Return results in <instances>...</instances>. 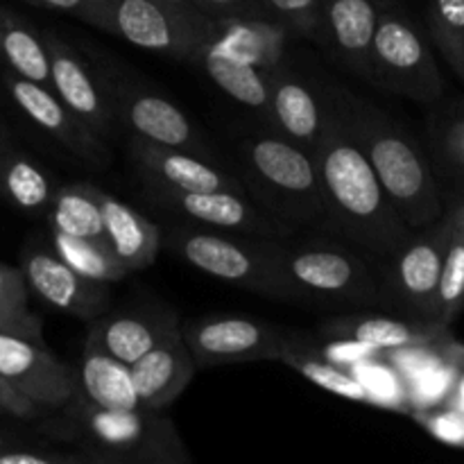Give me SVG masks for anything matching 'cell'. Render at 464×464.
<instances>
[{
    "label": "cell",
    "mask_w": 464,
    "mask_h": 464,
    "mask_svg": "<svg viewBox=\"0 0 464 464\" xmlns=\"http://www.w3.org/2000/svg\"><path fill=\"white\" fill-rule=\"evenodd\" d=\"M238 166L252 190L249 198L290 229L324 216L315 157L279 131L245 136Z\"/></svg>",
    "instance_id": "cell-5"
},
{
    "label": "cell",
    "mask_w": 464,
    "mask_h": 464,
    "mask_svg": "<svg viewBox=\"0 0 464 464\" xmlns=\"http://www.w3.org/2000/svg\"><path fill=\"white\" fill-rule=\"evenodd\" d=\"M95 71L111 104L118 130H125L134 139L166 145V148L188 150L213 161V152L207 140L199 136L190 118L175 102L145 89L143 84L130 80L125 72L111 66H100Z\"/></svg>",
    "instance_id": "cell-10"
},
{
    "label": "cell",
    "mask_w": 464,
    "mask_h": 464,
    "mask_svg": "<svg viewBox=\"0 0 464 464\" xmlns=\"http://www.w3.org/2000/svg\"><path fill=\"white\" fill-rule=\"evenodd\" d=\"M130 157L143 186H163L175 190H238L247 193L243 181L229 175L211 159L188 150L166 148L130 136Z\"/></svg>",
    "instance_id": "cell-17"
},
{
    "label": "cell",
    "mask_w": 464,
    "mask_h": 464,
    "mask_svg": "<svg viewBox=\"0 0 464 464\" xmlns=\"http://www.w3.org/2000/svg\"><path fill=\"white\" fill-rule=\"evenodd\" d=\"M204 12L216 18H254V21H275L263 0H198Z\"/></svg>",
    "instance_id": "cell-39"
},
{
    "label": "cell",
    "mask_w": 464,
    "mask_h": 464,
    "mask_svg": "<svg viewBox=\"0 0 464 464\" xmlns=\"http://www.w3.org/2000/svg\"><path fill=\"white\" fill-rule=\"evenodd\" d=\"M453 204V227L444 252L442 275L438 285V313L440 324L451 326L464 311V236H462V195H449Z\"/></svg>",
    "instance_id": "cell-32"
},
{
    "label": "cell",
    "mask_w": 464,
    "mask_h": 464,
    "mask_svg": "<svg viewBox=\"0 0 464 464\" xmlns=\"http://www.w3.org/2000/svg\"><path fill=\"white\" fill-rule=\"evenodd\" d=\"M426 34L464 86V0H430Z\"/></svg>",
    "instance_id": "cell-34"
},
{
    "label": "cell",
    "mask_w": 464,
    "mask_h": 464,
    "mask_svg": "<svg viewBox=\"0 0 464 464\" xmlns=\"http://www.w3.org/2000/svg\"><path fill=\"white\" fill-rule=\"evenodd\" d=\"M284 30L322 41V0H263Z\"/></svg>",
    "instance_id": "cell-35"
},
{
    "label": "cell",
    "mask_w": 464,
    "mask_h": 464,
    "mask_svg": "<svg viewBox=\"0 0 464 464\" xmlns=\"http://www.w3.org/2000/svg\"><path fill=\"white\" fill-rule=\"evenodd\" d=\"M429 136V159L438 179H447L451 193H464V104L435 116Z\"/></svg>",
    "instance_id": "cell-31"
},
{
    "label": "cell",
    "mask_w": 464,
    "mask_h": 464,
    "mask_svg": "<svg viewBox=\"0 0 464 464\" xmlns=\"http://www.w3.org/2000/svg\"><path fill=\"white\" fill-rule=\"evenodd\" d=\"M379 14V0H322V30L338 57L365 80Z\"/></svg>",
    "instance_id": "cell-24"
},
{
    "label": "cell",
    "mask_w": 464,
    "mask_h": 464,
    "mask_svg": "<svg viewBox=\"0 0 464 464\" xmlns=\"http://www.w3.org/2000/svg\"><path fill=\"white\" fill-rule=\"evenodd\" d=\"M460 195H462V236H464V193Z\"/></svg>",
    "instance_id": "cell-43"
},
{
    "label": "cell",
    "mask_w": 464,
    "mask_h": 464,
    "mask_svg": "<svg viewBox=\"0 0 464 464\" xmlns=\"http://www.w3.org/2000/svg\"><path fill=\"white\" fill-rule=\"evenodd\" d=\"M0 80L14 107L72 157L91 168H107L111 163L107 140L100 139L77 113H72L50 86L36 84L9 71H3Z\"/></svg>",
    "instance_id": "cell-14"
},
{
    "label": "cell",
    "mask_w": 464,
    "mask_h": 464,
    "mask_svg": "<svg viewBox=\"0 0 464 464\" xmlns=\"http://www.w3.org/2000/svg\"><path fill=\"white\" fill-rule=\"evenodd\" d=\"M7 148H9V143H7V139H5L3 130H0V159L5 157V152H7Z\"/></svg>",
    "instance_id": "cell-42"
},
{
    "label": "cell",
    "mask_w": 464,
    "mask_h": 464,
    "mask_svg": "<svg viewBox=\"0 0 464 464\" xmlns=\"http://www.w3.org/2000/svg\"><path fill=\"white\" fill-rule=\"evenodd\" d=\"M0 66L14 75L50 86V57L44 34L7 7H0Z\"/></svg>",
    "instance_id": "cell-27"
},
{
    "label": "cell",
    "mask_w": 464,
    "mask_h": 464,
    "mask_svg": "<svg viewBox=\"0 0 464 464\" xmlns=\"http://www.w3.org/2000/svg\"><path fill=\"white\" fill-rule=\"evenodd\" d=\"M0 334H14L34 343L44 340V322L30 308V288L21 267L0 261Z\"/></svg>",
    "instance_id": "cell-33"
},
{
    "label": "cell",
    "mask_w": 464,
    "mask_h": 464,
    "mask_svg": "<svg viewBox=\"0 0 464 464\" xmlns=\"http://www.w3.org/2000/svg\"><path fill=\"white\" fill-rule=\"evenodd\" d=\"M177 334H179V320L172 313H121L104 320L98 317L84 344L131 365Z\"/></svg>",
    "instance_id": "cell-21"
},
{
    "label": "cell",
    "mask_w": 464,
    "mask_h": 464,
    "mask_svg": "<svg viewBox=\"0 0 464 464\" xmlns=\"http://www.w3.org/2000/svg\"><path fill=\"white\" fill-rule=\"evenodd\" d=\"M199 66L229 98L270 118V72L218 32L199 54Z\"/></svg>",
    "instance_id": "cell-22"
},
{
    "label": "cell",
    "mask_w": 464,
    "mask_h": 464,
    "mask_svg": "<svg viewBox=\"0 0 464 464\" xmlns=\"http://www.w3.org/2000/svg\"><path fill=\"white\" fill-rule=\"evenodd\" d=\"M45 218L53 231L77 236V238L107 240L95 186L91 184H68L54 190Z\"/></svg>",
    "instance_id": "cell-29"
},
{
    "label": "cell",
    "mask_w": 464,
    "mask_h": 464,
    "mask_svg": "<svg viewBox=\"0 0 464 464\" xmlns=\"http://www.w3.org/2000/svg\"><path fill=\"white\" fill-rule=\"evenodd\" d=\"M412 415L435 440L449 447L464 449V412L456 406L442 403V406L417 408Z\"/></svg>",
    "instance_id": "cell-36"
},
{
    "label": "cell",
    "mask_w": 464,
    "mask_h": 464,
    "mask_svg": "<svg viewBox=\"0 0 464 464\" xmlns=\"http://www.w3.org/2000/svg\"><path fill=\"white\" fill-rule=\"evenodd\" d=\"M36 7L71 14L98 30H111V0H25Z\"/></svg>",
    "instance_id": "cell-37"
},
{
    "label": "cell",
    "mask_w": 464,
    "mask_h": 464,
    "mask_svg": "<svg viewBox=\"0 0 464 464\" xmlns=\"http://www.w3.org/2000/svg\"><path fill=\"white\" fill-rule=\"evenodd\" d=\"M190 3H193V5H198V7H199V9H202V5H199V3H198V0H190Z\"/></svg>",
    "instance_id": "cell-45"
},
{
    "label": "cell",
    "mask_w": 464,
    "mask_h": 464,
    "mask_svg": "<svg viewBox=\"0 0 464 464\" xmlns=\"http://www.w3.org/2000/svg\"><path fill=\"white\" fill-rule=\"evenodd\" d=\"M370 82L420 104H435L444 95V77L429 34L397 5H381L370 53Z\"/></svg>",
    "instance_id": "cell-6"
},
{
    "label": "cell",
    "mask_w": 464,
    "mask_h": 464,
    "mask_svg": "<svg viewBox=\"0 0 464 464\" xmlns=\"http://www.w3.org/2000/svg\"><path fill=\"white\" fill-rule=\"evenodd\" d=\"M21 272L25 276L27 288L36 297L77 320L95 322L107 313L109 302H111L109 284H100V281H91L77 275L53 252V247L45 249L32 245V247L23 249Z\"/></svg>",
    "instance_id": "cell-15"
},
{
    "label": "cell",
    "mask_w": 464,
    "mask_h": 464,
    "mask_svg": "<svg viewBox=\"0 0 464 464\" xmlns=\"http://www.w3.org/2000/svg\"><path fill=\"white\" fill-rule=\"evenodd\" d=\"M50 57V89L59 100L82 118L100 139H113L118 122L111 111L98 71L89 66L62 36L54 32L44 34Z\"/></svg>",
    "instance_id": "cell-16"
},
{
    "label": "cell",
    "mask_w": 464,
    "mask_h": 464,
    "mask_svg": "<svg viewBox=\"0 0 464 464\" xmlns=\"http://www.w3.org/2000/svg\"><path fill=\"white\" fill-rule=\"evenodd\" d=\"M186 3H190V0H186ZM190 5H193V3H190ZM195 7H198V5H195Z\"/></svg>",
    "instance_id": "cell-46"
},
{
    "label": "cell",
    "mask_w": 464,
    "mask_h": 464,
    "mask_svg": "<svg viewBox=\"0 0 464 464\" xmlns=\"http://www.w3.org/2000/svg\"><path fill=\"white\" fill-rule=\"evenodd\" d=\"M275 299L320 304H383V275L361 249L331 243H275Z\"/></svg>",
    "instance_id": "cell-4"
},
{
    "label": "cell",
    "mask_w": 464,
    "mask_h": 464,
    "mask_svg": "<svg viewBox=\"0 0 464 464\" xmlns=\"http://www.w3.org/2000/svg\"><path fill=\"white\" fill-rule=\"evenodd\" d=\"M89 458L84 453L50 451L48 447H16L0 453V464H84Z\"/></svg>",
    "instance_id": "cell-38"
},
{
    "label": "cell",
    "mask_w": 464,
    "mask_h": 464,
    "mask_svg": "<svg viewBox=\"0 0 464 464\" xmlns=\"http://www.w3.org/2000/svg\"><path fill=\"white\" fill-rule=\"evenodd\" d=\"M279 361L293 367V370H297L304 379L315 383L317 388L335 394V397H343L358 403H372V394L367 390V385L358 376H353L347 367L326 358V353L308 338L290 334Z\"/></svg>",
    "instance_id": "cell-26"
},
{
    "label": "cell",
    "mask_w": 464,
    "mask_h": 464,
    "mask_svg": "<svg viewBox=\"0 0 464 464\" xmlns=\"http://www.w3.org/2000/svg\"><path fill=\"white\" fill-rule=\"evenodd\" d=\"M16 447H23L21 440H18L16 435H12V433H7V430L0 429V453L9 451V449H16Z\"/></svg>",
    "instance_id": "cell-41"
},
{
    "label": "cell",
    "mask_w": 464,
    "mask_h": 464,
    "mask_svg": "<svg viewBox=\"0 0 464 464\" xmlns=\"http://www.w3.org/2000/svg\"><path fill=\"white\" fill-rule=\"evenodd\" d=\"M218 32V18L186 0H111L109 34L148 53L199 63Z\"/></svg>",
    "instance_id": "cell-8"
},
{
    "label": "cell",
    "mask_w": 464,
    "mask_h": 464,
    "mask_svg": "<svg viewBox=\"0 0 464 464\" xmlns=\"http://www.w3.org/2000/svg\"><path fill=\"white\" fill-rule=\"evenodd\" d=\"M326 118V93H317L304 77L276 62L270 71V118L281 136L315 157Z\"/></svg>",
    "instance_id": "cell-19"
},
{
    "label": "cell",
    "mask_w": 464,
    "mask_h": 464,
    "mask_svg": "<svg viewBox=\"0 0 464 464\" xmlns=\"http://www.w3.org/2000/svg\"><path fill=\"white\" fill-rule=\"evenodd\" d=\"M39 426L59 444H75L89 462L181 464L190 453L177 426L161 411H107L75 394Z\"/></svg>",
    "instance_id": "cell-2"
},
{
    "label": "cell",
    "mask_w": 464,
    "mask_h": 464,
    "mask_svg": "<svg viewBox=\"0 0 464 464\" xmlns=\"http://www.w3.org/2000/svg\"><path fill=\"white\" fill-rule=\"evenodd\" d=\"M130 374L140 406L163 412L186 392L190 381L198 374V365L179 331L131 362Z\"/></svg>",
    "instance_id": "cell-20"
},
{
    "label": "cell",
    "mask_w": 464,
    "mask_h": 464,
    "mask_svg": "<svg viewBox=\"0 0 464 464\" xmlns=\"http://www.w3.org/2000/svg\"><path fill=\"white\" fill-rule=\"evenodd\" d=\"M77 394L107 411H139L140 401L131 383L130 365L107 356L104 352L86 347L77 365Z\"/></svg>",
    "instance_id": "cell-25"
},
{
    "label": "cell",
    "mask_w": 464,
    "mask_h": 464,
    "mask_svg": "<svg viewBox=\"0 0 464 464\" xmlns=\"http://www.w3.org/2000/svg\"><path fill=\"white\" fill-rule=\"evenodd\" d=\"M54 190L57 186L48 172L34 159L9 145L0 159V198L16 211L41 216L48 211Z\"/></svg>",
    "instance_id": "cell-28"
},
{
    "label": "cell",
    "mask_w": 464,
    "mask_h": 464,
    "mask_svg": "<svg viewBox=\"0 0 464 464\" xmlns=\"http://www.w3.org/2000/svg\"><path fill=\"white\" fill-rule=\"evenodd\" d=\"M0 415L16 417V420H39L41 412L32 406L27 399H23L21 394L14 392L5 379L0 376Z\"/></svg>",
    "instance_id": "cell-40"
},
{
    "label": "cell",
    "mask_w": 464,
    "mask_h": 464,
    "mask_svg": "<svg viewBox=\"0 0 464 464\" xmlns=\"http://www.w3.org/2000/svg\"><path fill=\"white\" fill-rule=\"evenodd\" d=\"M451 227L453 204L447 198L442 216L430 225L412 231L411 238L381 267L385 306L397 308L403 315L417 320H435L440 275H442Z\"/></svg>",
    "instance_id": "cell-9"
},
{
    "label": "cell",
    "mask_w": 464,
    "mask_h": 464,
    "mask_svg": "<svg viewBox=\"0 0 464 464\" xmlns=\"http://www.w3.org/2000/svg\"><path fill=\"white\" fill-rule=\"evenodd\" d=\"M279 238H236L199 225H170L161 231V247L195 270L252 293L276 297L275 243Z\"/></svg>",
    "instance_id": "cell-7"
},
{
    "label": "cell",
    "mask_w": 464,
    "mask_h": 464,
    "mask_svg": "<svg viewBox=\"0 0 464 464\" xmlns=\"http://www.w3.org/2000/svg\"><path fill=\"white\" fill-rule=\"evenodd\" d=\"M50 240H53V245H50L53 252L86 279L111 285L130 275L127 267L118 261L113 249L109 247L107 240L77 238V236H68L53 229H50Z\"/></svg>",
    "instance_id": "cell-30"
},
{
    "label": "cell",
    "mask_w": 464,
    "mask_h": 464,
    "mask_svg": "<svg viewBox=\"0 0 464 464\" xmlns=\"http://www.w3.org/2000/svg\"><path fill=\"white\" fill-rule=\"evenodd\" d=\"M347 107L353 134L399 218L412 231L438 220L447 207V195L420 140L379 107L352 93H347Z\"/></svg>",
    "instance_id": "cell-3"
},
{
    "label": "cell",
    "mask_w": 464,
    "mask_h": 464,
    "mask_svg": "<svg viewBox=\"0 0 464 464\" xmlns=\"http://www.w3.org/2000/svg\"><path fill=\"white\" fill-rule=\"evenodd\" d=\"M324 220L361 252L388 261L412 229L385 195L365 150L353 134L347 91L326 93V118L315 150Z\"/></svg>",
    "instance_id": "cell-1"
},
{
    "label": "cell",
    "mask_w": 464,
    "mask_h": 464,
    "mask_svg": "<svg viewBox=\"0 0 464 464\" xmlns=\"http://www.w3.org/2000/svg\"><path fill=\"white\" fill-rule=\"evenodd\" d=\"M157 207L186 218L193 225L258 238H285L290 227L258 207L247 193L238 190H175L163 186H143Z\"/></svg>",
    "instance_id": "cell-12"
},
{
    "label": "cell",
    "mask_w": 464,
    "mask_h": 464,
    "mask_svg": "<svg viewBox=\"0 0 464 464\" xmlns=\"http://www.w3.org/2000/svg\"><path fill=\"white\" fill-rule=\"evenodd\" d=\"M460 358H462V362H464V347L460 344Z\"/></svg>",
    "instance_id": "cell-44"
},
{
    "label": "cell",
    "mask_w": 464,
    "mask_h": 464,
    "mask_svg": "<svg viewBox=\"0 0 464 464\" xmlns=\"http://www.w3.org/2000/svg\"><path fill=\"white\" fill-rule=\"evenodd\" d=\"M95 198H98L100 211H102L104 238L118 261L127 267V272H140L154 266L159 252L163 249L161 227H157L134 207L121 202L98 186H95Z\"/></svg>",
    "instance_id": "cell-23"
},
{
    "label": "cell",
    "mask_w": 464,
    "mask_h": 464,
    "mask_svg": "<svg viewBox=\"0 0 464 464\" xmlns=\"http://www.w3.org/2000/svg\"><path fill=\"white\" fill-rule=\"evenodd\" d=\"M320 334L331 340L367 344L379 353L440 347L451 340L449 326L435 320H417L408 315L390 317L376 313L334 317L320 326Z\"/></svg>",
    "instance_id": "cell-18"
},
{
    "label": "cell",
    "mask_w": 464,
    "mask_h": 464,
    "mask_svg": "<svg viewBox=\"0 0 464 464\" xmlns=\"http://www.w3.org/2000/svg\"><path fill=\"white\" fill-rule=\"evenodd\" d=\"M181 338L198 370L236 362L279 361L290 331L245 315H208L179 322Z\"/></svg>",
    "instance_id": "cell-11"
},
{
    "label": "cell",
    "mask_w": 464,
    "mask_h": 464,
    "mask_svg": "<svg viewBox=\"0 0 464 464\" xmlns=\"http://www.w3.org/2000/svg\"><path fill=\"white\" fill-rule=\"evenodd\" d=\"M0 376L41 417L62 411L80 390L77 367L59 361L45 343L14 334H0Z\"/></svg>",
    "instance_id": "cell-13"
}]
</instances>
